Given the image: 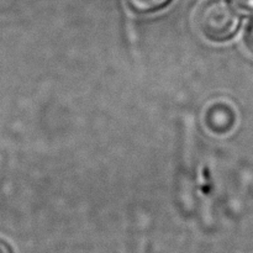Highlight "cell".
<instances>
[{"label":"cell","instance_id":"6da1fadb","mask_svg":"<svg viewBox=\"0 0 253 253\" xmlns=\"http://www.w3.org/2000/svg\"><path fill=\"white\" fill-rule=\"evenodd\" d=\"M197 24L203 35L211 41H226L236 34L240 17L224 0H208L198 10Z\"/></svg>","mask_w":253,"mask_h":253},{"label":"cell","instance_id":"7a4b0ae2","mask_svg":"<svg viewBox=\"0 0 253 253\" xmlns=\"http://www.w3.org/2000/svg\"><path fill=\"white\" fill-rule=\"evenodd\" d=\"M170 0H126L127 6L136 14H150L167 5Z\"/></svg>","mask_w":253,"mask_h":253},{"label":"cell","instance_id":"3957f363","mask_svg":"<svg viewBox=\"0 0 253 253\" xmlns=\"http://www.w3.org/2000/svg\"><path fill=\"white\" fill-rule=\"evenodd\" d=\"M230 1L241 14L253 16V0H230Z\"/></svg>","mask_w":253,"mask_h":253},{"label":"cell","instance_id":"277c9868","mask_svg":"<svg viewBox=\"0 0 253 253\" xmlns=\"http://www.w3.org/2000/svg\"><path fill=\"white\" fill-rule=\"evenodd\" d=\"M246 43L250 47V49L253 52V21L249 26V30L246 32Z\"/></svg>","mask_w":253,"mask_h":253},{"label":"cell","instance_id":"5b68a950","mask_svg":"<svg viewBox=\"0 0 253 253\" xmlns=\"http://www.w3.org/2000/svg\"><path fill=\"white\" fill-rule=\"evenodd\" d=\"M0 253H11L9 247H7L2 241H0Z\"/></svg>","mask_w":253,"mask_h":253}]
</instances>
